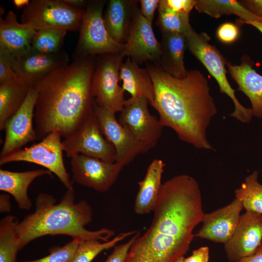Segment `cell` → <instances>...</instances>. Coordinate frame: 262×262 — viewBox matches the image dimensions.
Instances as JSON below:
<instances>
[{"label": "cell", "mask_w": 262, "mask_h": 262, "mask_svg": "<svg viewBox=\"0 0 262 262\" xmlns=\"http://www.w3.org/2000/svg\"><path fill=\"white\" fill-rule=\"evenodd\" d=\"M152 223L131 246L124 262H175L184 257L204 213L197 181L181 174L163 183Z\"/></svg>", "instance_id": "obj_1"}, {"label": "cell", "mask_w": 262, "mask_h": 262, "mask_svg": "<svg viewBox=\"0 0 262 262\" xmlns=\"http://www.w3.org/2000/svg\"><path fill=\"white\" fill-rule=\"evenodd\" d=\"M146 68L154 87L151 106L163 127L171 128L180 140L197 148L213 149L206 130L217 111L207 78L198 70L177 78L158 65L147 63Z\"/></svg>", "instance_id": "obj_2"}, {"label": "cell", "mask_w": 262, "mask_h": 262, "mask_svg": "<svg viewBox=\"0 0 262 262\" xmlns=\"http://www.w3.org/2000/svg\"><path fill=\"white\" fill-rule=\"evenodd\" d=\"M96 56L74 59L33 86L37 92L34 119L37 139L57 132L65 138L94 112L91 91Z\"/></svg>", "instance_id": "obj_3"}, {"label": "cell", "mask_w": 262, "mask_h": 262, "mask_svg": "<svg viewBox=\"0 0 262 262\" xmlns=\"http://www.w3.org/2000/svg\"><path fill=\"white\" fill-rule=\"evenodd\" d=\"M75 201L73 189H67L57 204L52 195L39 193L36 198L35 211L17 225L19 250L32 241L47 235H66L81 241H108L114 231L106 228L87 230L85 226L92 220V208L84 200L77 203Z\"/></svg>", "instance_id": "obj_4"}, {"label": "cell", "mask_w": 262, "mask_h": 262, "mask_svg": "<svg viewBox=\"0 0 262 262\" xmlns=\"http://www.w3.org/2000/svg\"><path fill=\"white\" fill-rule=\"evenodd\" d=\"M187 48L215 79L221 93L233 101L235 109L230 116L246 123L253 116L251 108H246L239 101L227 78L226 60L218 49L210 43V36L205 33H197L192 28L185 34Z\"/></svg>", "instance_id": "obj_5"}, {"label": "cell", "mask_w": 262, "mask_h": 262, "mask_svg": "<svg viewBox=\"0 0 262 262\" xmlns=\"http://www.w3.org/2000/svg\"><path fill=\"white\" fill-rule=\"evenodd\" d=\"M124 57L121 52L96 56L91 91L96 104L113 113L120 112L126 99L124 90L119 85Z\"/></svg>", "instance_id": "obj_6"}, {"label": "cell", "mask_w": 262, "mask_h": 262, "mask_svg": "<svg viewBox=\"0 0 262 262\" xmlns=\"http://www.w3.org/2000/svg\"><path fill=\"white\" fill-rule=\"evenodd\" d=\"M104 0H89L80 28V35L74 59L121 52L124 44L115 42L105 26L103 9Z\"/></svg>", "instance_id": "obj_7"}, {"label": "cell", "mask_w": 262, "mask_h": 262, "mask_svg": "<svg viewBox=\"0 0 262 262\" xmlns=\"http://www.w3.org/2000/svg\"><path fill=\"white\" fill-rule=\"evenodd\" d=\"M85 10L73 7L63 0H32L23 10L21 21L36 31L49 28L77 31Z\"/></svg>", "instance_id": "obj_8"}, {"label": "cell", "mask_w": 262, "mask_h": 262, "mask_svg": "<svg viewBox=\"0 0 262 262\" xmlns=\"http://www.w3.org/2000/svg\"><path fill=\"white\" fill-rule=\"evenodd\" d=\"M61 137L57 132L49 133L40 142L0 158V165L15 162L37 164L55 174L67 189H72V183L64 164Z\"/></svg>", "instance_id": "obj_9"}, {"label": "cell", "mask_w": 262, "mask_h": 262, "mask_svg": "<svg viewBox=\"0 0 262 262\" xmlns=\"http://www.w3.org/2000/svg\"><path fill=\"white\" fill-rule=\"evenodd\" d=\"M62 145L68 157L82 154L111 163L116 160L115 149L102 134L94 112L72 133L65 138Z\"/></svg>", "instance_id": "obj_10"}, {"label": "cell", "mask_w": 262, "mask_h": 262, "mask_svg": "<svg viewBox=\"0 0 262 262\" xmlns=\"http://www.w3.org/2000/svg\"><path fill=\"white\" fill-rule=\"evenodd\" d=\"M148 103L149 100L145 97H131L126 99L118 120L140 142L147 152L157 144L164 127L159 119L149 113Z\"/></svg>", "instance_id": "obj_11"}, {"label": "cell", "mask_w": 262, "mask_h": 262, "mask_svg": "<svg viewBox=\"0 0 262 262\" xmlns=\"http://www.w3.org/2000/svg\"><path fill=\"white\" fill-rule=\"evenodd\" d=\"M94 112L102 134L115 149V162L124 167L139 154L147 152L140 142L119 123L115 113L98 106L95 101Z\"/></svg>", "instance_id": "obj_12"}, {"label": "cell", "mask_w": 262, "mask_h": 262, "mask_svg": "<svg viewBox=\"0 0 262 262\" xmlns=\"http://www.w3.org/2000/svg\"><path fill=\"white\" fill-rule=\"evenodd\" d=\"M73 180L100 192L108 191L117 179L124 166L116 162L77 154L71 158Z\"/></svg>", "instance_id": "obj_13"}, {"label": "cell", "mask_w": 262, "mask_h": 262, "mask_svg": "<svg viewBox=\"0 0 262 262\" xmlns=\"http://www.w3.org/2000/svg\"><path fill=\"white\" fill-rule=\"evenodd\" d=\"M37 92L34 86L30 88L23 104L17 112L5 123V137L0 158L20 149L29 142L37 139L33 127V119Z\"/></svg>", "instance_id": "obj_14"}, {"label": "cell", "mask_w": 262, "mask_h": 262, "mask_svg": "<svg viewBox=\"0 0 262 262\" xmlns=\"http://www.w3.org/2000/svg\"><path fill=\"white\" fill-rule=\"evenodd\" d=\"M151 24L136 11L131 22L128 38L121 54L139 65L146 62L159 65L161 54L160 42L156 38Z\"/></svg>", "instance_id": "obj_15"}, {"label": "cell", "mask_w": 262, "mask_h": 262, "mask_svg": "<svg viewBox=\"0 0 262 262\" xmlns=\"http://www.w3.org/2000/svg\"><path fill=\"white\" fill-rule=\"evenodd\" d=\"M262 244V214L246 211L241 214L235 230L224 244L227 258L239 262L253 254Z\"/></svg>", "instance_id": "obj_16"}, {"label": "cell", "mask_w": 262, "mask_h": 262, "mask_svg": "<svg viewBox=\"0 0 262 262\" xmlns=\"http://www.w3.org/2000/svg\"><path fill=\"white\" fill-rule=\"evenodd\" d=\"M68 55L63 49L55 53H46L31 47L25 54L14 57L13 69L18 78L33 86L48 74L68 64Z\"/></svg>", "instance_id": "obj_17"}, {"label": "cell", "mask_w": 262, "mask_h": 262, "mask_svg": "<svg viewBox=\"0 0 262 262\" xmlns=\"http://www.w3.org/2000/svg\"><path fill=\"white\" fill-rule=\"evenodd\" d=\"M243 209L240 200L235 199L229 204L203 215V225L195 235L197 237L225 244L233 235Z\"/></svg>", "instance_id": "obj_18"}, {"label": "cell", "mask_w": 262, "mask_h": 262, "mask_svg": "<svg viewBox=\"0 0 262 262\" xmlns=\"http://www.w3.org/2000/svg\"><path fill=\"white\" fill-rule=\"evenodd\" d=\"M226 66L238 85V90L250 100L253 115L262 118V75L253 68V63L248 57H243L240 65H233L226 61Z\"/></svg>", "instance_id": "obj_19"}, {"label": "cell", "mask_w": 262, "mask_h": 262, "mask_svg": "<svg viewBox=\"0 0 262 262\" xmlns=\"http://www.w3.org/2000/svg\"><path fill=\"white\" fill-rule=\"evenodd\" d=\"M36 32L31 26L18 22L16 14L9 11L4 19L0 18V47L14 57H19L31 49Z\"/></svg>", "instance_id": "obj_20"}, {"label": "cell", "mask_w": 262, "mask_h": 262, "mask_svg": "<svg viewBox=\"0 0 262 262\" xmlns=\"http://www.w3.org/2000/svg\"><path fill=\"white\" fill-rule=\"evenodd\" d=\"M137 0H110L103 16L106 29L117 43L124 44L129 36L130 26L139 8Z\"/></svg>", "instance_id": "obj_21"}, {"label": "cell", "mask_w": 262, "mask_h": 262, "mask_svg": "<svg viewBox=\"0 0 262 262\" xmlns=\"http://www.w3.org/2000/svg\"><path fill=\"white\" fill-rule=\"evenodd\" d=\"M164 166L162 160L154 159L149 165L144 178L138 182L139 188L134 206L136 214L142 215L153 212L163 185L162 178Z\"/></svg>", "instance_id": "obj_22"}, {"label": "cell", "mask_w": 262, "mask_h": 262, "mask_svg": "<svg viewBox=\"0 0 262 262\" xmlns=\"http://www.w3.org/2000/svg\"><path fill=\"white\" fill-rule=\"evenodd\" d=\"M160 42L161 54L158 65L175 78L185 77L188 71L184 63V52L187 48L185 34L163 33Z\"/></svg>", "instance_id": "obj_23"}, {"label": "cell", "mask_w": 262, "mask_h": 262, "mask_svg": "<svg viewBox=\"0 0 262 262\" xmlns=\"http://www.w3.org/2000/svg\"><path fill=\"white\" fill-rule=\"evenodd\" d=\"M52 172L48 169H37L24 172H13L0 169V190L12 195L19 208L28 210L32 203L27 194L30 184L37 177Z\"/></svg>", "instance_id": "obj_24"}, {"label": "cell", "mask_w": 262, "mask_h": 262, "mask_svg": "<svg viewBox=\"0 0 262 262\" xmlns=\"http://www.w3.org/2000/svg\"><path fill=\"white\" fill-rule=\"evenodd\" d=\"M122 88L131 97H145L151 105L155 98L154 87L147 69L142 68L130 57L123 63L120 70Z\"/></svg>", "instance_id": "obj_25"}, {"label": "cell", "mask_w": 262, "mask_h": 262, "mask_svg": "<svg viewBox=\"0 0 262 262\" xmlns=\"http://www.w3.org/2000/svg\"><path fill=\"white\" fill-rule=\"evenodd\" d=\"M31 86L19 78L0 83L1 131L3 130L5 122L21 107Z\"/></svg>", "instance_id": "obj_26"}, {"label": "cell", "mask_w": 262, "mask_h": 262, "mask_svg": "<svg viewBox=\"0 0 262 262\" xmlns=\"http://www.w3.org/2000/svg\"><path fill=\"white\" fill-rule=\"evenodd\" d=\"M195 8L212 17L219 18L223 15H234L241 19L238 22L257 21L262 23V18L255 15L235 0H196Z\"/></svg>", "instance_id": "obj_27"}, {"label": "cell", "mask_w": 262, "mask_h": 262, "mask_svg": "<svg viewBox=\"0 0 262 262\" xmlns=\"http://www.w3.org/2000/svg\"><path fill=\"white\" fill-rule=\"evenodd\" d=\"M18 223L17 218L12 215L5 216L0 221V262H16L19 250Z\"/></svg>", "instance_id": "obj_28"}, {"label": "cell", "mask_w": 262, "mask_h": 262, "mask_svg": "<svg viewBox=\"0 0 262 262\" xmlns=\"http://www.w3.org/2000/svg\"><path fill=\"white\" fill-rule=\"evenodd\" d=\"M258 177L257 171L250 174L235 190V195L246 211L262 214V184L259 182Z\"/></svg>", "instance_id": "obj_29"}, {"label": "cell", "mask_w": 262, "mask_h": 262, "mask_svg": "<svg viewBox=\"0 0 262 262\" xmlns=\"http://www.w3.org/2000/svg\"><path fill=\"white\" fill-rule=\"evenodd\" d=\"M159 15L156 24L163 33L186 34L192 28L189 22V14L175 12L160 0Z\"/></svg>", "instance_id": "obj_30"}, {"label": "cell", "mask_w": 262, "mask_h": 262, "mask_svg": "<svg viewBox=\"0 0 262 262\" xmlns=\"http://www.w3.org/2000/svg\"><path fill=\"white\" fill-rule=\"evenodd\" d=\"M136 232V231H130L121 233L113 239L102 243L97 240L82 241L70 262H91L103 250L115 246L118 242Z\"/></svg>", "instance_id": "obj_31"}, {"label": "cell", "mask_w": 262, "mask_h": 262, "mask_svg": "<svg viewBox=\"0 0 262 262\" xmlns=\"http://www.w3.org/2000/svg\"><path fill=\"white\" fill-rule=\"evenodd\" d=\"M66 31L62 29L55 28L37 30L32 41V47L44 53L58 52L62 50Z\"/></svg>", "instance_id": "obj_32"}, {"label": "cell", "mask_w": 262, "mask_h": 262, "mask_svg": "<svg viewBox=\"0 0 262 262\" xmlns=\"http://www.w3.org/2000/svg\"><path fill=\"white\" fill-rule=\"evenodd\" d=\"M81 241L78 239L63 246H55L49 249V254L42 258L23 262H70Z\"/></svg>", "instance_id": "obj_33"}, {"label": "cell", "mask_w": 262, "mask_h": 262, "mask_svg": "<svg viewBox=\"0 0 262 262\" xmlns=\"http://www.w3.org/2000/svg\"><path fill=\"white\" fill-rule=\"evenodd\" d=\"M13 55L0 47V83L18 78L13 69Z\"/></svg>", "instance_id": "obj_34"}, {"label": "cell", "mask_w": 262, "mask_h": 262, "mask_svg": "<svg viewBox=\"0 0 262 262\" xmlns=\"http://www.w3.org/2000/svg\"><path fill=\"white\" fill-rule=\"evenodd\" d=\"M239 34V28L233 23L226 22L221 24L217 29L216 35L221 42L230 43L235 41Z\"/></svg>", "instance_id": "obj_35"}, {"label": "cell", "mask_w": 262, "mask_h": 262, "mask_svg": "<svg viewBox=\"0 0 262 262\" xmlns=\"http://www.w3.org/2000/svg\"><path fill=\"white\" fill-rule=\"evenodd\" d=\"M140 234L137 231L127 242L114 246L113 251L105 262H124L131 246Z\"/></svg>", "instance_id": "obj_36"}, {"label": "cell", "mask_w": 262, "mask_h": 262, "mask_svg": "<svg viewBox=\"0 0 262 262\" xmlns=\"http://www.w3.org/2000/svg\"><path fill=\"white\" fill-rule=\"evenodd\" d=\"M164 3L171 10L189 14L196 3V0H163Z\"/></svg>", "instance_id": "obj_37"}, {"label": "cell", "mask_w": 262, "mask_h": 262, "mask_svg": "<svg viewBox=\"0 0 262 262\" xmlns=\"http://www.w3.org/2000/svg\"><path fill=\"white\" fill-rule=\"evenodd\" d=\"M160 0H140V12L142 16L152 25L156 9L158 8Z\"/></svg>", "instance_id": "obj_38"}, {"label": "cell", "mask_w": 262, "mask_h": 262, "mask_svg": "<svg viewBox=\"0 0 262 262\" xmlns=\"http://www.w3.org/2000/svg\"><path fill=\"white\" fill-rule=\"evenodd\" d=\"M209 248L204 246L194 250L191 256L184 258L183 262H209Z\"/></svg>", "instance_id": "obj_39"}, {"label": "cell", "mask_w": 262, "mask_h": 262, "mask_svg": "<svg viewBox=\"0 0 262 262\" xmlns=\"http://www.w3.org/2000/svg\"><path fill=\"white\" fill-rule=\"evenodd\" d=\"M240 2L250 12L262 18V0H245Z\"/></svg>", "instance_id": "obj_40"}, {"label": "cell", "mask_w": 262, "mask_h": 262, "mask_svg": "<svg viewBox=\"0 0 262 262\" xmlns=\"http://www.w3.org/2000/svg\"><path fill=\"white\" fill-rule=\"evenodd\" d=\"M11 205L10 196L7 194L0 195V212L1 213H8L10 212Z\"/></svg>", "instance_id": "obj_41"}, {"label": "cell", "mask_w": 262, "mask_h": 262, "mask_svg": "<svg viewBox=\"0 0 262 262\" xmlns=\"http://www.w3.org/2000/svg\"><path fill=\"white\" fill-rule=\"evenodd\" d=\"M239 262H262V244L253 254L242 259Z\"/></svg>", "instance_id": "obj_42"}, {"label": "cell", "mask_w": 262, "mask_h": 262, "mask_svg": "<svg viewBox=\"0 0 262 262\" xmlns=\"http://www.w3.org/2000/svg\"><path fill=\"white\" fill-rule=\"evenodd\" d=\"M66 4L76 8L85 9L88 1L84 0H63Z\"/></svg>", "instance_id": "obj_43"}, {"label": "cell", "mask_w": 262, "mask_h": 262, "mask_svg": "<svg viewBox=\"0 0 262 262\" xmlns=\"http://www.w3.org/2000/svg\"><path fill=\"white\" fill-rule=\"evenodd\" d=\"M13 3L17 9L27 7L30 3L29 0H14Z\"/></svg>", "instance_id": "obj_44"}, {"label": "cell", "mask_w": 262, "mask_h": 262, "mask_svg": "<svg viewBox=\"0 0 262 262\" xmlns=\"http://www.w3.org/2000/svg\"><path fill=\"white\" fill-rule=\"evenodd\" d=\"M240 23L242 24H246L250 25L256 28L262 33V23L257 21L244 22Z\"/></svg>", "instance_id": "obj_45"}, {"label": "cell", "mask_w": 262, "mask_h": 262, "mask_svg": "<svg viewBox=\"0 0 262 262\" xmlns=\"http://www.w3.org/2000/svg\"><path fill=\"white\" fill-rule=\"evenodd\" d=\"M184 257H182L178 259L177 261H176L175 262H183Z\"/></svg>", "instance_id": "obj_46"}, {"label": "cell", "mask_w": 262, "mask_h": 262, "mask_svg": "<svg viewBox=\"0 0 262 262\" xmlns=\"http://www.w3.org/2000/svg\"></svg>", "instance_id": "obj_47"}]
</instances>
